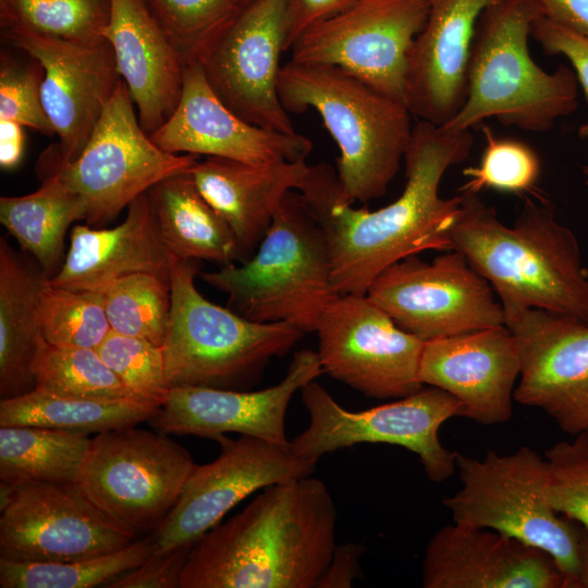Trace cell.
<instances>
[{
	"instance_id": "6da1fadb",
	"label": "cell",
	"mask_w": 588,
	"mask_h": 588,
	"mask_svg": "<svg viewBox=\"0 0 588 588\" xmlns=\"http://www.w3.org/2000/svg\"><path fill=\"white\" fill-rule=\"evenodd\" d=\"M473 144L470 131H450L418 120L404 155L403 192L371 211L343 199L332 167L309 166L298 193L324 229L339 294H366L382 270L406 257L453 249L450 231L461 195L442 197L440 184L449 168L468 158Z\"/></svg>"
},
{
	"instance_id": "7a4b0ae2",
	"label": "cell",
	"mask_w": 588,
	"mask_h": 588,
	"mask_svg": "<svg viewBox=\"0 0 588 588\" xmlns=\"http://www.w3.org/2000/svg\"><path fill=\"white\" fill-rule=\"evenodd\" d=\"M336 507L310 476L265 488L192 547L180 588H314L335 544Z\"/></svg>"
},
{
	"instance_id": "3957f363",
	"label": "cell",
	"mask_w": 588,
	"mask_h": 588,
	"mask_svg": "<svg viewBox=\"0 0 588 588\" xmlns=\"http://www.w3.org/2000/svg\"><path fill=\"white\" fill-rule=\"evenodd\" d=\"M450 240L490 283L505 318L539 308L588 323V271L577 237L548 205L526 200L510 226L478 194L462 192Z\"/></svg>"
},
{
	"instance_id": "277c9868",
	"label": "cell",
	"mask_w": 588,
	"mask_h": 588,
	"mask_svg": "<svg viewBox=\"0 0 588 588\" xmlns=\"http://www.w3.org/2000/svg\"><path fill=\"white\" fill-rule=\"evenodd\" d=\"M278 94L287 112L313 109L321 117L340 150L336 174L345 201L385 194L412 137L405 102L338 66L292 60L281 66Z\"/></svg>"
},
{
	"instance_id": "5b68a950",
	"label": "cell",
	"mask_w": 588,
	"mask_h": 588,
	"mask_svg": "<svg viewBox=\"0 0 588 588\" xmlns=\"http://www.w3.org/2000/svg\"><path fill=\"white\" fill-rule=\"evenodd\" d=\"M542 16L536 0H500L481 14L458 112L442 126L470 131L494 118L505 126L547 132L578 107V81L572 68L553 72L529 52L532 23Z\"/></svg>"
},
{
	"instance_id": "8992f818",
	"label": "cell",
	"mask_w": 588,
	"mask_h": 588,
	"mask_svg": "<svg viewBox=\"0 0 588 588\" xmlns=\"http://www.w3.org/2000/svg\"><path fill=\"white\" fill-rule=\"evenodd\" d=\"M198 275L225 293L228 307L238 315L257 322H287L304 332H315L339 295L324 229L293 191L247 259Z\"/></svg>"
},
{
	"instance_id": "52a82bcc",
	"label": "cell",
	"mask_w": 588,
	"mask_h": 588,
	"mask_svg": "<svg viewBox=\"0 0 588 588\" xmlns=\"http://www.w3.org/2000/svg\"><path fill=\"white\" fill-rule=\"evenodd\" d=\"M169 256L171 311L161 348L171 388L240 387L305 333L287 322L253 321L210 302L195 285L194 260Z\"/></svg>"
},
{
	"instance_id": "ba28073f",
	"label": "cell",
	"mask_w": 588,
	"mask_h": 588,
	"mask_svg": "<svg viewBox=\"0 0 588 588\" xmlns=\"http://www.w3.org/2000/svg\"><path fill=\"white\" fill-rule=\"evenodd\" d=\"M462 488L445 499L454 523L489 528L549 553L574 588L580 566L583 526L551 504L548 467L529 446L480 460L455 452Z\"/></svg>"
},
{
	"instance_id": "9c48e42d",
	"label": "cell",
	"mask_w": 588,
	"mask_h": 588,
	"mask_svg": "<svg viewBox=\"0 0 588 588\" xmlns=\"http://www.w3.org/2000/svg\"><path fill=\"white\" fill-rule=\"evenodd\" d=\"M40 163L42 173L57 172L83 199L86 224H105L160 181L189 171L197 156L171 154L154 143L122 78L81 155L62 163L48 149Z\"/></svg>"
},
{
	"instance_id": "30bf717a",
	"label": "cell",
	"mask_w": 588,
	"mask_h": 588,
	"mask_svg": "<svg viewBox=\"0 0 588 588\" xmlns=\"http://www.w3.org/2000/svg\"><path fill=\"white\" fill-rule=\"evenodd\" d=\"M309 415L307 428L290 441L291 451L316 465L320 457L359 443L402 446L419 457L431 481L456 471L455 452L439 439L441 425L460 417L461 404L448 392L430 387L394 402L353 412L341 406L316 380L301 389Z\"/></svg>"
},
{
	"instance_id": "8fae6325",
	"label": "cell",
	"mask_w": 588,
	"mask_h": 588,
	"mask_svg": "<svg viewBox=\"0 0 588 588\" xmlns=\"http://www.w3.org/2000/svg\"><path fill=\"white\" fill-rule=\"evenodd\" d=\"M136 426L93 437L77 483L100 509L140 535L166 519L196 464L164 432Z\"/></svg>"
},
{
	"instance_id": "7c38bea8",
	"label": "cell",
	"mask_w": 588,
	"mask_h": 588,
	"mask_svg": "<svg viewBox=\"0 0 588 588\" xmlns=\"http://www.w3.org/2000/svg\"><path fill=\"white\" fill-rule=\"evenodd\" d=\"M138 535L77 482H1L0 559L66 562L123 549Z\"/></svg>"
},
{
	"instance_id": "4fadbf2b",
	"label": "cell",
	"mask_w": 588,
	"mask_h": 588,
	"mask_svg": "<svg viewBox=\"0 0 588 588\" xmlns=\"http://www.w3.org/2000/svg\"><path fill=\"white\" fill-rule=\"evenodd\" d=\"M424 342L505 324L490 283L456 249L430 262L417 255L382 270L366 293Z\"/></svg>"
},
{
	"instance_id": "5bb4252c",
	"label": "cell",
	"mask_w": 588,
	"mask_h": 588,
	"mask_svg": "<svg viewBox=\"0 0 588 588\" xmlns=\"http://www.w3.org/2000/svg\"><path fill=\"white\" fill-rule=\"evenodd\" d=\"M428 12L429 0H356L304 32L291 60L338 66L405 102L408 52Z\"/></svg>"
},
{
	"instance_id": "9a60e30c",
	"label": "cell",
	"mask_w": 588,
	"mask_h": 588,
	"mask_svg": "<svg viewBox=\"0 0 588 588\" xmlns=\"http://www.w3.org/2000/svg\"><path fill=\"white\" fill-rule=\"evenodd\" d=\"M315 332L323 372L376 399H401L422 388L424 341L401 329L367 294H339Z\"/></svg>"
},
{
	"instance_id": "2e32d148",
	"label": "cell",
	"mask_w": 588,
	"mask_h": 588,
	"mask_svg": "<svg viewBox=\"0 0 588 588\" xmlns=\"http://www.w3.org/2000/svg\"><path fill=\"white\" fill-rule=\"evenodd\" d=\"M1 32L42 66V106L59 136L53 152L62 163L74 161L122 81L110 42L102 36L62 39L14 25H1Z\"/></svg>"
},
{
	"instance_id": "e0dca14e",
	"label": "cell",
	"mask_w": 588,
	"mask_h": 588,
	"mask_svg": "<svg viewBox=\"0 0 588 588\" xmlns=\"http://www.w3.org/2000/svg\"><path fill=\"white\" fill-rule=\"evenodd\" d=\"M222 444L215 461L195 466L179 501L149 535L154 551L193 547L253 492L310 476L316 466L297 457L290 446L250 436Z\"/></svg>"
},
{
	"instance_id": "ac0fdd59",
	"label": "cell",
	"mask_w": 588,
	"mask_h": 588,
	"mask_svg": "<svg viewBox=\"0 0 588 588\" xmlns=\"http://www.w3.org/2000/svg\"><path fill=\"white\" fill-rule=\"evenodd\" d=\"M285 5L286 0H247L201 66L213 91L240 118L294 134L278 94Z\"/></svg>"
},
{
	"instance_id": "d6986e66",
	"label": "cell",
	"mask_w": 588,
	"mask_h": 588,
	"mask_svg": "<svg viewBox=\"0 0 588 588\" xmlns=\"http://www.w3.org/2000/svg\"><path fill=\"white\" fill-rule=\"evenodd\" d=\"M505 324L519 355L514 400L542 409L568 434L588 431V323L528 308Z\"/></svg>"
},
{
	"instance_id": "ffe728a7",
	"label": "cell",
	"mask_w": 588,
	"mask_h": 588,
	"mask_svg": "<svg viewBox=\"0 0 588 588\" xmlns=\"http://www.w3.org/2000/svg\"><path fill=\"white\" fill-rule=\"evenodd\" d=\"M323 373L317 352L293 355L283 379L258 391L174 387L148 422L164 433L220 440L225 432L259 438L289 448L287 406L295 392Z\"/></svg>"
},
{
	"instance_id": "44dd1931",
	"label": "cell",
	"mask_w": 588,
	"mask_h": 588,
	"mask_svg": "<svg viewBox=\"0 0 588 588\" xmlns=\"http://www.w3.org/2000/svg\"><path fill=\"white\" fill-rule=\"evenodd\" d=\"M151 139L171 154L205 155L247 163L305 160L307 137L254 125L234 113L210 86L201 64L185 66L180 101Z\"/></svg>"
},
{
	"instance_id": "7402d4cb",
	"label": "cell",
	"mask_w": 588,
	"mask_h": 588,
	"mask_svg": "<svg viewBox=\"0 0 588 588\" xmlns=\"http://www.w3.org/2000/svg\"><path fill=\"white\" fill-rule=\"evenodd\" d=\"M519 367L515 338L501 324L425 342L418 377L454 396L460 417L489 426L512 417Z\"/></svg>"
},
{
	"instance_id": "603a6c76",
	"label": "cell",
	"mask_w": 588,
	"mask_h": 588,
	"mask_svg": "<svg viewBox=\"0 0 588 588\" xmlns=\"http://www.w3.org/2000/svg\"><path fill=\"white\" fill-rule=\"evenodd\" d=\"M425 588H565L546 551L489 528L454 523L428 541Z\"/></svg>"
},
{
	"instance_id": "cb8c5ba5",
	"label": "cell",
	"mask_w": 588,
	"mask_h": 588,
	"mask_svg": "<svg viewBox=\"0 0 588 588\" xmlns=\"http://www.w3.org/2000/svg\"><path fill=\"white\" fill-rule=\"evenodd\" d=\"M498 1L429 0L407 57L405 103L413 117L443 125L462 108L478 21Z\"/></svg>"
},
{
	"instance_id": "d4e9b609",
	"label": "cell",
	"mask_w": 588,
	"mask_h": 588,
	"mask_svg": "<svg viewBox=\"0 0 588 588\" xmlns=\"http://www.w3.org/2000/svg\"><path fill=\"white\" fill-rule=\"evenodd\" d=\"M101 36L113 49L139 123L150 135L175 110L185 66L144 0H109Z\"/></svg>"
},
{
	"instance_id": "484cf974",
	"label": "cell",
	"mask_w": 588,
	"mask_h": 588,
	"mask_svg": "<svg viewBox=\"0 0 588 588\" xmlns=\"http://www.w3.org/2000/svg\"><path fill=\"white\" fill-rule=\"evenodd\" d=\"M169 270L170 256L146 192L130 203L125 219L114 228L74 225L64 261L48 282L102 293L133 273H152L169 281Z\"/></svg>"
},
{
	"instance_id": "4316f807",
	"label": "cell",
	"mask_w": 588,
	"mask_h": 588,
	"mask_svg": "<svg viewBox=\"0 0 588 588\" xmlns=\"http://www.w3.org/2000/svg\"><path fill=\"white\" fill-rule=\"evenodd\" d=\"M308 170L305 160L256 164L207 157L189 172L201 195L232 230L245 260L267 233L285 195L301 188Z\"/></svg>"
},
{
	"instance_id": "83f0119b",
	"label": "cell",
	"mask_w": 588,
	"mask_h": 588,
	"mask_svg": "<svg viewBox=\"0 0 588 588\" xmlns=\"http://www.w3.org/2000/svg\"><path fill=\"white\" fill-rule=\"evenodd\" d=\"M48 278L0 238V396L35 389L33 362L42 338L39 297Z\"/></svg>"
},
{
	"instance_id": "f1b7e54d",
	"label": "cell",
	"mask_w": 588,
	"mask_h": 588,
	"mask_svg": "<svg viewBox=\"0 0 588 588\" xmlns=\"http://www.w3.org/2000/svg\"><path fill=\"white\" fill-rule=\"evenodd\" d=\"M189 171L169 176L148 191L168 253L181 260L222 266L243 261L232 230L201 195Z\"/></svg>"
},
{
	"instance_id": "f546056e",
	"label": "cell",
	"mask_w": 588,
	"mask_h": 588,
	"mask_svg": "<svg viewBox=\"0 0 588 588\" xmlns=\"http://www.w3.org/2000/svg\"><path fill=\"white\" fill-rule=\"evenodd\" d=\"M42 175L35 192L0 198V222L50 279L64 261L68 229L73 222L85 220L86 206L57 172Z\"/></svg>"
},
{
	"instance_id": "4dcf8cb0",
	"label": "cell",
	"mask_w": 588,
	"mask_h": 588,
	"mask_svg": "<svg viewBox=\"0 0 588 588\" xmlns=\"http://www.w3.org/2000/svg\"><path fill=\"white\" fill-rule=\"evenodd\" d=\"M159 407L137 399H79L34 389L26 394L1 400L0 426H38L99 433L148 421Z\"/></svg>"
},
{
	"instance_id": "1f68e13d",
	"label": "cell",
	"mask_w": 588,
	"mask_h": 588,
	"mask_svg": "<svg viewBox=\"0 0 588 588\" xmlns=\"http://www.w3.org/2000/svg\"><path fill=\"white\" fill-rule=\"evenodd\" d=\"M88 434L38 426H0V481L77 482Z\"/></svg>"
},
{
	"instance_id": "d6a6232c",
	"label": "cell",
	"mask_w": 588,
	"mask_h": 588,
	"mask_svg": "<svg viewBox=\"0 0 588 588\" xmlns=\"http://www.w3.org/2000/svg\"><path fill=\"white\" fill-rule=\"evenodd\" d=\"M154 552L149 537L96 558L66 562H13L0 559L1 588H91L110 584L142 565Z\"/></svg>"
},
{
	"instance_id": "836d02e7",
	"label": "cell",
	"mask_w": 588,
	"mask_h": 588,
	"mask_svg": "<svg viewBox=\"0 0 588 588\" xmlns=\"http://www.w3.org/2000/svg\"><path fill=\"white\" fill-rule=\"evenodd\" d=\"M32 370L35 389L52 394L96 400L137 399L94 348L57 346L41 338Z\"/></svg>"
},
{
	"instance_id": "e575fe53",
	"label": "cell",
	"mask_w": 588,
	"mask_h": 588,
	"mask_svg": "<svg viewBox=\"0 0 588 588\" xmlns=\"http://www.w3.org/2000/svg\"><path fill=\"white\" fill-rule=\"evenodd\" d=\"M184 66L203 64L246 0H144Z\"/></svg>"
},
{
	"instance_id": "d590c367",
	"label": "cell",
	"mask_w": 588,
	"mask_h": 588,
	"mask_svg": "<svg viewBox=\"0 0 588 588\" xmlns=\"http://www.w3.org/2000/svg\"><path fill=\"white\" fill-rule=\"evenodd\" d=\"M101 294L111 331L162 345L171 311L170 281L152 273H133Z\"/></svg>"
},
{
	"instance_id": "8d00e7d4",
	"label": "cell",
	"mask_w": 588,
	"mask_h": 588,
	"mask_svg": "<svg viewBox=\"0 0 588 588\" xmlns=\"http://www.w3.org/2000/svg\"><path fill=\"white\" fill-rule=\"evenodd\" d=\"M42 338L63 347L94 348L111 332L101 293L45 283L39 297Z\"/></svg>"
},
{
	"instance_id": "74e56055",
	"label": "cell",
	"mask_w": 588,
	"mask_h": 588,
	"mask_svg": "<svg viewBox=\"0 0 588 588\" xmlns=\"http://www.w3.org/2000/svg\"><path fill=\"white\" fill-rule=\"evenodd\" d=\"M109 0H0V24L69 40L101 36Z\"/></svg>"
},
{
	"instance_id": "f35d334b",
	"label": "cell",
	"mask_w": 588,
	"mask_h": 588,
	"mask_svg": "<svg viewBox=\"0 0 588 588\" xmlns=\"http://www.w3.org/2000/svg\"><path fill=\"white\" fill-rule=\"evenodd\" d=\"M482 131L486 145L479 164L464 169L466 182L461 192H532L541 172L538 154L524 142L497 137L487 126Z\"/></svg>"
},
{
	"instance_id": "ab89813d",
	"label": "cell",
	"mask_w": 588,
	"mask_h": 588,
	"mask_svg": "<svg viewBox=\"0 0 588 588\" xmlns=\"http://www.w3.org/2000/svg\"><path fill=\"white\" fill-rule=\"evenodd\" d=\"M97 352L134 396L159 406L164 402L171 385L161 346L111 331Z\"/></svg>"
},
{
	"instance_id": "60d3db41",
	"label": "cell",
	"mask_w": 588,
	"mask_h": 588,
	"mask_svg": "<svg viewBox=\"0 0 588 588\" xmlns=\"http://www.w3.org/2000/svg\"><path fill=\"white\" fill-rule=\"evenodd\" d=\"M552 506L588 529V431L544 453Z\"/></svg>"
},
{
	"instance_id": "b9f144b4",
	"label": "cell",
	"mask_w": 588,
	"mask_h": 588,
	"mask_svg": "<svg viewBox=\"0 0 588 588\" xmlns=\"http://www.w3.org/2000/svg\"><path fill=\"white\" fill-rule=\"evenodd\" d=\"M42 79L44 69L36 59L30 57V61H21L3 51L0 61V119L15 121L46 136L56 134L42 106Z\"/></svg>"
},
{
	"instance_id": "7bdbcfd3",
	"label": "cell",
	"mask_w": 588,
	"mask_h": 588,
	"mask_svg": "<svg viewBox=\"0 0 588 588\" xmlns=\"http://www.w3.org/2000/svg\"><path fill=\"white\" fill-rule=\"evenodd\" d=\"M531 37L547 54H561L569 61L588 99V36L540 16L532 23ZM578 136L588 138V121L579 126Z\"/></svg>"
},
{
	"instance_id": "ee69618b",
	"label": "cell",
	"mask_w": 588,
	"mask_h": 588,
	"mask_svg": "<svg viewBox=\"0 0 588 588\" xmlns=\"http://www.w3.org/2000/svg\"><path fill=\"white\" fill-rule=\"evenodd\" d=\"M192 547L154 551L138 567L107 585L109 588H180L181 575Z\"/></svg>"
},
{
	"instance_id": "f6af8a7d",
	"label": "cell",
	"mask_w": 588,
	"mask_h": 588,
	"mask_svg": "<svg viewBox=\"0 0 588 588\" xmlns=\"http://www.w3.org/2000/svg\"><path fill=\"white\" fill-rule=\"evenodd\" d=\"M356 0H286L285 51L310 26L347 9Z\"/></svg>"
},
{
	"instance_id": "bcb514c9",
	"label": "cell",
	"mask_w": 588,
	"mask_h": 588,
	"mask_svg": "<svg viewBox=\"0 0 588 588\" xmlns=\"http://www.w3.org/2000/svg\"><path fill=\"white\" fill-rule=\"evenodd\" d=\"M365 548L360 543L336 546L330 563L317 583V588H348L362 576L359 558Z\"/></svg>"
},
{
	"instance_id": "7dc6e473",
	"label": "cell",
	"mask_w": 588,
	"mask_h": 588,
	"mask_svg": "<svg viewBox=\"0 0 588 588\" xmlns=\"http://www.w3.org/2000/svg\"><path fill=\"white\" fill-rule=\"evenodd\" d=\"M542 16L588 36V0H536Z\"/></svg>"
},
{
	"instance_id": "c3c4849f",
	"label": "cell",
	"mask_w": 588,
	"mask_h": 588,
	"mask_svg": "<svg viewBox=\"0 0 588 588\" xmlns=\"http://www.w3.org/2000/svg\"><path fill=\"white\" fill-rule=\"evenodd\" d=\"M23 127L15 121L0 119V166L2 169L10 170L20 163L24 150Z\"/></svg>"
},
{
	"instance_id": "681fc988",
	"label": "cell",
	"mask_w": 588,
	"mask_h": 588,
	"mask_svg": "<svg viewBox=\"0 0 588 588\" xmlns=\"http://www.w3.org/2000/svg\"><path fill=\"white\" fill-rule=\"evenodd\" d=\"M574 588H588V529L583 527L580 544V566Z\"/></svg>"
},
{
	"instance_id": "f907efd6",
	"label": "cell",
	"mask_w": 588,
	"mask_h": 588,
	"mask_svg": "<svg viewBox=\"0 0 588 588\" xmlns=\"http://www.w3.org/2000/svg\"><path fill=\"white\" fill-rule=\"evenodd\" d=\"M583 173H584L585 179H586V184L588 185V163L584 166Z\"/></svg>"
},
{
	"instance_id": "816d5d0a",
	"label": "cell",
	"mask_w": 588,
	"mask_h": 588,
	"mask_svg": "<svg viewBox=\"0 0 588 588\" xmlns=\"http://www.w3.org/2000/svg\"><path fill=\"white\" fill-rule=\"evenodd\" d=\"M247 1V0H246Z\"/></svg>"
}]
</instances>
